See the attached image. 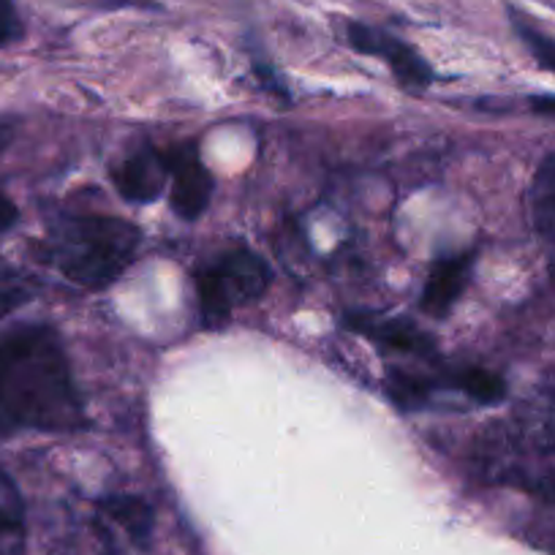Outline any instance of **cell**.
Returning <instances> with one entry per match:
<instances>
[{"label": "cell", "mask_w": 555, "mask_h": 555, "mask_svg": "<svg viewBox=\"0 0 555 555\" xmlns=\"http://www.w3.org/2000/svg\"><path fill=\"white\" fill-rule=\"evenodd\" d=\"M82 425V398L55 330L30 324L0 338V434H72Z\"/></svg>", "instance_id": "1"}, {"label": "cell", "mask_w": 555, "mask_h": 555, "mask_svg": "<svg viewBox=\"0 0 555 555\" xmlns=\"http://www.w3.org/2000/svg\"><path fill=\"white\" fill-rule=\"evenodd\" d=\"M137 250L139 229L115 216H61L41 245L44 261L85 289H104L117 281Z\"/></svg>", "instance_id": "2"}, {"label": "cell", "mask_w": 555, "mask_h": 555, "mask_svg": "<svg viewBox=\"0 0 555 555\" xmlns=\"http://www.w3.org/2000/svg\"><path fill=\"white\" fill-rule=\"evenodd\" d=\"M270 267L248 248H232L196 275L202 319L205 324H223L234 308L259 300L270 286Z\"/></svg>", "instance_id": "3"}, {"label": "cell", "mask_w": 555, "mask_h": 555, "mask_svg": "<svg viewBox=\"0 0 555 555\" xmlns=\"http://www.w3.org/2000/svg\"><path fill=\"white\" fill-rule=\"evenodd\" d=\"M346 39H349V44L354 47L357 52H362V55L382 57L384 63H389L395 79H398L403 88L420 90L428 88V85L434 82V72H430V66L423 57L416 55L414 47L403 44V41L384 34V30H376L371 28V25L362 23H346Z\"/></svg>", "instance_id": "4"}, {"label": "cell", "mask_w": 555, "mask_h": 555, "mask_svg": "<svg viewBox=\"0 0 555 555\" xmlns=\"http://www.w3.org/2000/svg\"><path fill=\"white\" fill-rule=\"evenodd\" d=\"M169 199L172 210L185 221H194L207 210L212 196V178L194 145H180L167 153Z\"/></svg>", "instance_id": "5"}, {"label": "cell", "mask_w": 555, "mask_h": 555, "mask_svg": "<svg viewBox=\"0 0 555 555\" xmlns=\"http://www.w3.org/2000/svg\"><path fill=\"white\" fill-rule=\"evenodd\" d=\"M112 180L122 199L137 202V205L156 202L169 185L167 153H158L151 145L139 147L137 153L126 156L112 169Z\"/></svg>", "instance_id": "6"}, {"label": "cell", "mask_w": 555, "mask_h": 555, "mask_svg": "<svg viewBox=\"0 0 555 555\" xmlns=\"http://www.w3.org/2000/svg\"><path fill=\"white\" fill-rule=\"evenodd\" d=\"M472 267H474V254H457V256H447V259L436 261L428 281H425L423 311L436 319L447 317V313L452 311V306L457 302V297H461L463 289L468 286Z\"/></svg>", "instance_id": "7"}, {"label": "cell", "mask_w": 555, "mask_h": 555, "mask_svg": "<svg viewBox=\"0 0 555 555\" xmlns=\"http://www.w3.org/2000/svg\"><path fill=\"white\" fill-rule=\"evenodd\" d=\"M346 327L357 330L360 335L389 346V349L405 351V354L428 357L434 351V338L405 319H376L367 313H357V317H346Z\"/></svg>", "instance_id": "8"}, {"label": "cell", "mask_w": 555, "mask_h": 555, "mask_svg": "<svg viewBox=\"0 0 555 555\" xmlns=\"http://www.w3.org/2000/svg\"><path fill=\"white\" fill-rule=\"evenodd\" d=\"M0 555H25L23 495L3 468H0Z\"/></svg>", "instance_id": "9"}, {"label": "cell", "mask_w": 555, "mask_h": 555, "mask_svg": "<svg viewBox=\"0 0 555 555\" xmlns=\"http://www.w3.org/2000/svg\"><path fill=\"white\" fill-rule=\"evenodd\" d=\"M101 512L128 533L133 544H145L153 533V509L139 495H109L101 501Z\"/></svg>", "instance_id": "10"}, {"label": "cell", "mask_w": 555, "mask_h": 555, "mask_svg": "<svg viewBox=\"0 0 555 555\" xmlns=\"http://www.w3.org/2000/svg\"><path fill=\"white\" fill-rule=\"evenodd\" d=\"M531 218L537 232L555 245V153L539 167L531 185Z\"/></svg>", "instance_id": "11"}, {"label": "cell", "mask_w": 555, "mask_h": 555, "mask_svg": "<svg viewBox=\"0 0 555 555\" xmlns=\"http://www.w3.org/2000/svg\"><path fill=\"white\" fill-rule=\"evenodd\" d=\"M439 384H444V387L450 389H457V392H463L466 398L477 400V403H485V405L501 403V400L506 398L504 378L485 371V367H463V371H455L450 373V376L441 378Z\"/></svg>", "instance_id": "12"}, {"label": "cell", "mask_w": 555, "mask_h": 555, "mask_svg": "<svg viewBox=\"0 0 555 555\" xmlns=\"http://www.w3.org/2000/svg\"><path fill=\"white\" fill-rule=\"evenodd\" d=\"M515 30L520 34V39L526 41V47L531 50V55L537 57L539 66L555 74V41L547 39L544 34H539L537 28H531V25H528L522 17H517V14H515Z\"/></svg>", "instance_id": "13"}, {"label": "cell", "mask_w": 555, "mask_h": 555, "mask_svg": "<svg viewBox=\"0 0 555 555\" xmlns=\"http://www.w3.org/2000/svg\"><path fill=\"white\" fill-rule=\"evenodd\" d=\"M23 36V23L12 0H0V47L14 44Z\"/></svg>", "instance_id": "14"}, {"label": "cell", "mask_w": 555, "mask_h": 555, "mask_svg": "<svg viewBox=\"0 0 555 555\" xmlns=\"http://www.w3.org/2000/svg\"><path fill=\"white\" fill-rule=\"evenodd\" d=\"M25 297L28 295L20 289H0V319H7L9 313L17 311V308L25 302Z\"/></svg>", "instance_id": "15"}, {"label": "cell", "mask_w": 555, "mask_h": 555, "mask_svg": "<svg viewBox=\"0 0 555 555\" xmlns=\"http://www.w3.org/2000/svg\"><path fill=\"white\" fill-rule=\"evenodd\" d=\"M14 221H17V207H14L7 196L0 194V232H7Z\"/></svg>", "instance_id": "16"}, {"label": "cell", "mask_w": 555, "mask_h": 555, "mask_svg": "<svg viewBox=\"0 0 555 555\" xmlns=\"http://www.w3.org/2000/svg\"><path fill=\"white\" fill-rule=\"evenodd\" d=\"M533 109L550 112V115H555V99H533Z\"/></svg>", "instance_id": "17"}, {"label": "cell", "mask_w": 555, "mask_h": 555, "mask_svg": "<svg viewBox=\"0 0 555 555\" xmlns=\"http://www.w3.org/2000/svg\"><path fill=\"white\" fill-rule=\"evenodd\" d=\"M9 139H12V128L9 126H0V151L9 145Z\"/></svg>", "instance_id": "18"}]
</instances>
